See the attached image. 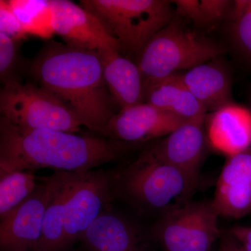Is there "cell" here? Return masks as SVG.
<instances>
[{
  "label": "cell",
  "mask_w": 251,
  "mask_h": 251,
  "mask_svg": "<svg viewBox=\"0 0 251 251\" xmlns=\"http://www.w3.org/2000/svg\"><path fill=\"white\" fill-rule=\"evenodd\" d=\"M185 85L206 110L229 103L230 85L226 72L213 64H200L181 75Z\"/></svg>",
  "instance_id": "obj_18"
},
{
  "label": "cell",
  "mask_w": 251,
  "mask_h": 251,
  "mask_svg": "<svg viewBox=\"0 0 251 251\" xmlns=\"http://www.w3.org/2000/svg\"><path fill=\"white\" fill-rule=\"evenodd\" d=\"M37 184L31 171H0V219L3 220L34 191Z\"/></svg>",
  "instance_id": "obj_20"
},
{
  "label": "cell",
  "mask_w": 251,
  "mask_h": 251,
  "mask_svg": "<svg viewBox=\"0 0 251 251\" xmlns=\"http://www.w3.org/2000/svg\"><path fill=\"white\" fill-rule=\"evenodd\" d=\"M144 102L185 120L205 117L206 110L191 93L181 74L143 82Z\"/></svg>",
  "instance_id": "obj_16"
},
{
  "label": "cell",
  "mask_w": 251,
  "mask_h": 251,
  "mask_svg": "<svg viewBox=\"0 0 251 251\" xmlns=\"http://www.w3.org/2000/svg\"><path fill=\"white\" fill-rule=\"evenodd\" d=\"M204 120L202 117L185 122L148 150L162 161L199 176L205 145Z\"/></svg>",
  "instance_id": "obj_14"
},
{
  "label": "cell",
  "mask_w": 251,
  "mask_h": 251,
  "mask_svg": "<svg viewBox=\"0 0 251 251\" xmlns=\"http://www.w3.org/2000/svg\"><path fill=\"white\" fill-rule=\"evenodd\" d=\"M118 43L120 52L140 54L149 41L171 23V1L165 0H82Z\"/></svg>",
  "instance_id": "obj_5"
},
{
  "label": "cell",
  "mask_w": 251,
  "mask_h": 251,
  "mask_svg": "<svg viewBox=\"0 0 251 251\" xmlns=\"http://www.w3.org/2000/svg\"><path fill=\"white\" fill-rule=\"evenodd\" d=\"M26 35L49 39L54 32L50 0H9Z\"/></svg>",
  "instance_id": "obj_19"
},
{
  "label": "cell",
  "mask_w": 251,
  "mask_h": 251,
  "mask_svg": "<svg viewBox=\"0 0 251 251\" xmlns=\"http://www.w3.org/2000/svg\"><path fill=\"white\" fill-rule=\"evenodd\" d=\"M38 85L60 99L82 125L103 135L117 114L98 51L77 49L63 43H48L29 64Z\"/></svg>",
  "instance_id": "obj_1"
},
{
  "label": "cell",
  "mask_w": 251,
  "mask_h": 251,
  "mask_svg": "<svg viewBox=\"0 0 251 251\" xmlns=\"http://www.w3.org/2000/svg\"><path fill=\"white\" fill-rule=\"evenodd\" d=\"M221 53V48L214 42L171 21L149 41L138 54L136 64L144 82L192 69Z\"/></svg>",
  "instance_id": "obj_6"
},
{
  "label": "cell",
  "mask_w": 251,
  "mask_h": 251,
  "mask_svg": "<svg viewBox=\"0 0 251 251\" xmlns=\"http://www.w3.org/2000/svg\"><path fill=\"white\" fill-rule=\"evenodd\" d=\"M219 216L240 219L251 212V148L229 157L211 201Z\"/></svg>",
  "instance_id": "obj_13"
},
{
  "label": "cell",
  "mask_w": 251,
  "mask_h": 251,
  "mask_svg": "<svg viewBox=\"0 0 251 251\" xmlns=\"http://www.w3.org/2000/svg\"><path fill=\"white\" fill-rule=\"evenodd\" d=\"M218 251H245L240 243L229 232L221 237Z\"/></svg>",
  "instance_id": "obj_26"
},
{
  "label": "cell",
  "mask_w": 251,
  "mask_h": 251,
  "mask_svg": "<svg viewBox=\"0 0 251 251\" xmlns=\"http://www.w3.org/2000/svg\"><path fill=\"white\" fill-rule=\"evenodd\" d=\"M55 34L64 44L77 49L99 52L118 50V43L101 23L80 4L69 0H50Z\"/></svg>",
  "instance_id": "obj_10"
},
{
  "label": "cell",
  "mask_w": 251,
  "mask_h": 251,
  "mask_svg": "<svg viewBox=\"0 0 251 251\" xmlns=\"http://www.w3.org/2000/svg\"><path fill=\"white\" fill-rule=\"evenodd\" d=\"M0 32L19 41L24 40L27 36L8 1L5 0L0 1Z\"/></svg>",
  "instance_id": "obj_24"
},
{
  "label": "cell",
  "mask_w": 251,
  "mask_h": 251,
  "mask_svg": "<svg viewBox=\"0 0 251 251\" xmlns=\"http://www.w3.org/2000/svg\"><path fill=\"white\" fill-rule=\"evenodd\" d=\"M186 122L144 102L115 114L105 127L103 136L135 145L164 138Z\"/></svg>",
  "instance_id": "obj_11"
},
{
  "label": "cell",
  "mask_w": 251,
  "mask_h": 251,
  "mask_svg": "<svg viewBox=\"0 0 251 251\" xmlns=\"http://www.w3.org/2000/svg\"><path fill=\"white\" fill-rule=\"evenodd\" d=\"M110 176L113 198L159 216L191 201L199 178L158 159L148 149Z\"/></svg>",
  "instance_id": "obj_4"
},
{
  "label": "cell",
  "mask_w": 251,
  "mask_h": 251,
  "mask_svg": "<svg viewBox=\"0 0 251 251\" xmlns=\"http://www.w3.org/2000/svg\"><path fill=\"white\" fill-rule=\"evenodd\" d=\"M99 53L109 92L121 110L144 103L143 79L138 65L118 50Z\"/></svg>",
  "instance_id": "obj_17"
},
{
  "label": "cell",
  "mask_w": 251,
  "mask_h": 251,
  "mask_svg": "<svg viewBox=\"0 0 251 251\" xmlns=\"http://www.w3.org/2000/svg\"><path fill=\"white\" fill-rule=\"evenodd\" d=\"M20 42L0 32V80L3 86L21 82L18 75L21 64Z\"/></svg>",
  "instance_id": "obj_22"
},
{
  "label": "cell",
  "mask_w": 251,
  "mask_h": 251,
  "mask_svg": "<svg viewBox=\"0 0 251 251\" xmlns=\"http://www.w3.org/2000/svg\"><path fill=\"white\" fill-rule=\"evenodd\" d=\"M46 181L49 204L34 251H64L80 239L114 199L110 173L54 171Z\"/></svg>",
  "instance_id": "obj_3"
},
{
  "label": "cell",
  "mask_w": 251,
  "mask_h": 251,
  "mask_svg": "<svg viewBox=\"0 0 251 251\" xmlns=\"http://www.w3.org/2000/svg\"><path fill=\"white\" fill-rule=\"evenodd\" d=\"M80 240L88 251H157L151 232L110 206L94 220Z\"/></svg>",
  "instance_id": "obj_9"
},
{
  "label": "cell",
  "mask_w": 251,
  "mask_h": 251,
  "mask_svg": "<svg viewBox=\"0 0 251 251\" xmlns=\"http://www.w3.org/2000/svg\"><path fill=\"white\" fill-rule=\"evenodd\" d=\"M49 204V188L46 179L20 205L1 220V251H34L39 244Z\"/></svg>",
  "instance_id": "obj_12"
},
{
  "label": "cell",
  "mask_w": 251,
  "mask_h": 251,
  "mask_svg": "<svg viewBox=\"0 0 251 251\" xmlns=\"http://www.w3.org/2000/svg\"><path fill=\"white\" fill-rule=\"evenodd\" d=\"M219 217L211 201L191 200L158 216L150 232L163 251H211Z\"/></svg>",
  "instance_id": "obj_8"
},
{
  "label": "cell",
  "mask_w": 251,
  "mask_h": 251,
  "mask_svg": "<svg viewBox=\"0 0 251 251\" xmlns=\"http://www.w3.org/2000/svg\"><path fill=\"white\" fill-rule=\"evenodd\" d=\"M229 232L240 243L245 251H251V227L234 226Z\"/></svg>",
  "instance_id": "obj_25"
},
{
  "label": "cell",
  "mask_w": 251,
  "mask_h": 251,
  "mask_svg": "<svg viewBox=\"0 0 251 251\" xmlns=\"http://www.w3.org/2000/svg\"><path fill=\"white\" fill-rule=\"evenodd\" d=\"M133 145L60 130L25 129L1 117L0 171L89 172L120 160Z\"/></svg>",
  "instance_id": "obj_2"
},
{
  "label": "cell",
  "mask_w": 251,
  "mask_h": 251,
  "mask_svg": "<svg viewBox=\"0 0 251 251\" xmlns=\"http://www.w3.org/2000/svg\"><path fill=\"white\" fill-rule=\"evenodd\" d=\"M207 137L213 148L228 157L246 151L251 147V112L226 104L209 117Z\"/></svg>",
  "instance_id": "obj_15"
},
{
  "label": "cell",
  "mask_w": 251,
  "mask_h": 251,
  "mask_svg": "<svg viewBox=\"0 0 251 251\" xmlns=\"http://www.w3.org/2000/svg\"><path fill=\"white\" fill-rule=\"evenodd\" d=\"M180 14L198 23H209L223 17L229 1L223 0H179L175 1Z\"/></svg>",
  "instance_id": "obj_21"
},
{
  "label": "cell",
  "mask_w": 251,
  "mask_h": 251,
  "mask_svg": "<svg viewBox=\"0 0 251 251\" xmlns=\"http://www.w3.org/2000/svg\"><path fill=\"white\" fill-rule=\"evenodd\" d=\"M2 117L20 128L76 133L82 126L76 115L60 99L34 83L13 82L0 92Z\"/></svg>",
  "instance_id": "obj_7"
},
{
  "label": "cell",
  "mask_w": 251,
  "mask_h": 251,
  "mask_svg": "<svg viewBox=\"0 0 251 251\" xmlns=\"http://www.w3.org/2000/svg\"><path fill=\"white\" fill-rule=\"evenodd\" d=\"M234 16V39L240 49L251 57V1H236Z\"/></svg>",
  "instance_id": "obj_23"
}]
</instances>
